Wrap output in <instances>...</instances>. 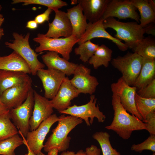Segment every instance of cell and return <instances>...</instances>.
<instances>
[{
    "mask_svg": "<svg viewBox=\"0 0 155 155\" xmlns=\"http://www.w3.org/2000/svg\"><path fill=\"white\" fill-rule=\"evenodd\" d=\"M0 70L31 73L30 69L26 62L14 51L7 56L0 57Z\"/></svg>",
    "mask_w": 155,
    "mask_h": 155,
    "instance_id": "cell-22",
    "label": "cell"
},
{
    "mask_svg": "<svg viewBox=\"0 0 155 155\" xmlns=\"http://www.w3.org/2000/svg\"><path fill=\"white\" fill-rule=\"evenodd\" d=\"M28 152L26 155H36L32 152L28 148Z\"/></svg>",
    "mask_w": 155,
    "mask_h": 155,
    "instance_id": "cell-46",
    "label": "cell"
},
{
    "mask_svg": "<svg viewBox=\"0 0 155 155\" xmlns=\"http://www.w3.org/2000/svg\"><path fill=\"white\" fill-rule=\"evenodd\" d=\"M137 93L143 98H155V79L144 87L137 90Z\"/></svg>",
    "mask_w": 155,
    "mask_h": 155,
    "instance_id": "cell-35",
    "label": "cell"
},
{
    "mask_svg": "<svg viewBox=\"0 0 155 155\" xmlns=\"http://www.w3.org/2000/svg\"><path fill=\"white\" fill-rule=\"evenodd\" d=\"M59 120L56 114L52 115L35 130L29 131L26 137V141L24 140V144L26 145L27 148L35 155L41 152L44 146V140L51 127Z\"/></svg>",
    "mask_w": 155,
    "mask_h": 155,
    "instance_id": "cell-10",
    "label": "cell"
},
{
    "mask_svg": "<svg viewBox=\"0 0 155 155\" xmlns=\"http://www.w3.org/2000/svg\"><path fill=\"white\" fill-rule=\"evenodd\" d=\"M28 74L23 72L0 70V96L5 90L28 79Z\"/></svg>",
    "mask_w": 155,
    "mask_h": 155,
    "instance_id": "cell-24",
    "label": "cell"
},
{
    "mask_svg": "<svg viewBox=\"0 0 155 155\" xmlns=\"http://www.w3.org/2000/svg\"><path fill=\"white\" fill-rule=\"evenodd\" d=\"M38 24L34 20H30L27 22L26 28L31 29H35L37 27Z\"/></svg>",
    "mask_w": 155,
    "mask_h": 155,
    "instance_id": "cell-41",
    "label": "cell"
},
{
    "mask_svg": "<svg viewBox=\"0 0 155 155\" xmlns=\"http://www.w3.org/2000/svg\"><path fill=\"white\" fill-rule=\"evenodd\" d=\"M91 69L84 65H78L73 73V76L70 80L72 85L80 93L93 94L99 84L97 78L90 75Z\"/></svg>",
    "mask_w": 155,
    "mask_h": 155,
    "instance_id": "cell-14",
    "label": "cell"
},
{
    "mask_svg": "<svg viewBox=\"0 0 155 155\" xmlns=\"http://www.w3.org/2000/svg\"><path fill=\"white\" fill-rule=\"evenodd\" d=\"M131 150L135 152L141 153L143 150H147L155 152V135H151L143 142L137 144H133Z\"/></svg>",
    "mask_w": 155,
    "mask_h": 155,
    "instance_id": "cell-34",
    "label": "cell"
},
{
    "mask_svg": "<svg viewBox=\"0 0 155 155\" xmlns=\"http://www.w3.org/2000/svg\"><path fill=\"white\" fill-rule=\"evenodd\" d=\"M137 110L142 117L143 121L145 120L150 113L155 112V98H146L141 97L137 92L135 98Z\"/></svg>",
    "mask_w": 155,
    "mask_h": 155,
    "instance_id": "cell-28",
    "label": "cell"
},
{
    "mask_svg": "<svg viewBox=\"0 0 155 155\" xmlns=\"http://www.w3.org/2000/svg\"><path fill=\"white\" fill-rule=\"evenodd\" d=\"M4 19L3 17L0 18V27L4 21Z\"/></svg>",
    "mask_w": 155,
    "mask_h": 155,
    "instance_id": "cell-47",
    "label": "cell"
},
{
    "mask_svg": "<svg viewBox=\"0 0 155 155\" xmlns=\"http://www.w3.org/2000/svg\"><path fill=\"white\" fill-rule=\"evenodd\" d=\"M32 80L30 77L20 83L5 90L0 96L2 102L8 110L20 106L26 99L32 88Z\"/></svg>",
    "mask_w": 155,
    "mask_h": 155,
    "instance_id": "cell-11",
    "label": "cell"
},
{
    "mask_svg": "<svg viewBox=\"0 0 155 155\" xmlns=\"http://www.w3.org/2000/svg\"><path fill=\"white\" fill-rule=\"evenodd\" d=\"M33 91L32 88L25 101L19 107L11 108L8 112L14 124L24 137L30 130L29 121L32 115L34 103Z\"/></svg>",
    "mask_w": 155,
    "mask_h": 155,
    "instance_id": "cell-7",
    "label": "cell"
},
{
    "mask_svg": "<svg viewBox=\"0 0 155 155\" xmlns=\"http://www.w3.org/2000/svg\"><path fill=\"white\" fill-rule=\"evenodd\" d=\"M10 119L8 112L0 115V141L18 133L16 126Z\"/></svg>",
    "mask_w": 155,
    "mask_h": 155,
    "instance_id": "cell-30",
    "label": "cell"
},
{
    "mask_svg": "<svg viewBox=\"0 0 155 155\" xmlns=\"http://www.w3.org/2000/svg\"><path fill=\"white\" fill-rule=\"evenodd\" d=\"M80 94L71 84L69 78L65 77L57 94L51 100L53 108L59 112L66 109L70 106L71 100L78 97Z\"/></svg>",
    "mask_w": 155,
    "mask_h": 155,
    "instance_id": "cell-17",
    "label": "cell"
},
{
    "mask_svg": "<svg viewBox=\"0 0 155 155\" xmlns=\"http://www.w3.org/2000/svg\"><path fill=\"white\" fill-rule=\"evenodd\" d=\"M4 30L3 28H0V40L4 35Z\"/></svg>",
    "mask_w": 155,
    "mask_h": 155,
    "instance_id": "cell-45",
    "label": "cell"
},
{
    "mask_svg": "<svg viewBox=\"0 0 155 155\" xmlns=\"http://www.w3.org/2000/svg\"><path fill=\"white\" fill-rule=\"evenodd\" d=\"M41 58L48 68L60 71L67 76L73 74L78 65L60 57L58 53L53 51H47Z\"/></svg>",
    "mask_w": 155,
    "mask_h": 155,
    "instance_id": "cell-19",
    "label": "cell"
},
{
    "mask_svg": "<svg viewBox=\"0 0 155 155\" xmlns=\"http://www.w3.org/2000/svg\"><path fill=\"white\" fill-rule=\"evenodd\" d=\"M67 13L71 24L72 35L80 39L85 32L88 23L79 4L67 9Z\"/></svg>",
    "mask_w": 155,
    "mask_h": 155,
    "instance_id": "cell-21",
    "label": "cell"
},
{
    "mask_svg": "<svg viewBox=\"0 0 155 155\" xmlns=\"http://www.w3.org/2000/svg\"><path fill=\"white\" fill-rule=\"evenodd\" d=\"M112 105L114 117L111 124L106 126V129L113 131L125 140L130 137L133 131L146 130V124L128 112L121 104L119 97L115 94L112 96Z\"/></svg>",
    "mask_w": 155,
    "mask_h": 155,
    "instance_id": "cell-1",
    "label": "cell"
},
{
    "mask_svg": "<svg viewBox=\"0 0 155 155\" xmlns=\"http://www.w3.org/2000/svg\"><path fill=\"white\" fill-rule=\"evenodd\" d=\"M59 150L57 148H53L47 152L48 155H58Z\"/></svg>",
    "mask_w": 155,
    "mask_h": 155,
    "instance_id": "cell-43",
    "label": "cell"
},
{
    "mask_svg": "<svg viewBox=\"0 0 155 155\" xmlns=\"http://www.w3.org/2000/svg\"><path fill=\"white\" fill-rule=\"evenodd\" d=\"M36 155H45L43 153H42L41 151L40 152Z\"/></svg>",
    "mask_w": 155,
    "mask_h": 155,
    "instance_id": "cell-48",
    "label": "cell"
},
{
    "mask_svg": "<svg viewBox=\"0 0 155 155\" xmlns=\"http://www.w3.org/2000/svg\"><path fill=\"white\" fill-rule=\"evenodd\" d=\"M110 0H78L84 15L89 22L94 23L102 17Z\"/></svg>",
    "mask_w": 155,
    "mask_h": 155,
    "instance_id": "cell-20",
    "label": "cell"
},
{
    "mask_svg": "<svg viewBox=\"0 0 155 155\" xmlns=\"http://www.w3.org/2000/svg\"><path fill=\"white\" fill-rule=\"evenodd\" d=\"M112 49L105 44H102L99 46L88 62L95 69L102 65L107 67L112 60Z\"/></svg>",
    "mask_w": 155,
    "mask_h": 155,
    "instance_id": "cell-26",
    "label": "cell"
},
{
    "mask_svg": "<svg viewBox=\"0 0 155 155\" xmlns=\"http://www.w3.org/2000/svg\"><path fill=\"white\" fill-rule=\"evenodd\" d=\"M30 34L26 35L14 32L12 35L14 40L11 42H6L5 44L8 48L18 53L26 62L33 75H36L37 71L44 68L45 65L38 60V55L30 46L29 39Z\"/></svg>",
    "mask_w": 155,
    "mask_h": 155,
    "instance_id": "cell-5",
    "label": "cell"
},
{
    "mask_svg": "<svg viewBox=\"0 0 155 155\" xmlns=\"http://www.w3.org/2000/svg\"><path fill=\"white\" fill-rule=\"evenodd\" d=\"M55 13L54 19L49 23V29L45 35L52 38L70 36L72 35V29L67 12L59 10Z\"/></svg>",
    "mask_w": 155,
    "mask_h": 155,
    "instance_id": "cell-18",
    "label": "cell"
},
{
    "mask_svg": "<svg viewBox=\"0 0 155 155\" xmlns=\"http://www.w3.org/2000/svg\"><path fill=\"white\" fill-rule=\"evenodd\" d=\"M60 155H87L85 151L80 150L75 153L74 152L69 151H65L62 152Z\"/></svg>",
    "mask_w": 155,
    "mask_h": 155,
    "instance_id": "cell-40",
    "label": "cell"
},
{
    "mask_svg": "<svg viewBox=\"0 0 155 155\" xmlns=\"http://www.w3.org/2000/svg\"><path fill=\"white\" fill-rule=\"evenodd\" d=\"M152 155H155V152H153V154H152Z\"/></svg>",
    "mask_w": 155,
    "mask_h": 155,
    "instance_id": "cell-50",
    "label": "cell"
},
{
    "mask_svg": "<svg viewBox=\"0 0 155 155\" xmlns=\"http://www.w3.org/2000/svg\"><path fill=\"white\" fill-rule=\"evenodd\" d=\"M97 100L95 95L92 94L91 95L90 100L87 104L80 106L75 104L59 113L69 115L84 120L88 126L93 123L95 117L97 119L99 122L103 123L106 117L100 110L98 105L96 106Z\"/></svg>",
    "mask_w": 155,
    "mask_h": 155,
    "instance_id": "cell-8",
    "label": "cell"
},
{
    "mask_svg": "<svg viewBox=\"0 0 155 155\" xmlns=\"http://www.w3.org/2000/svg\"><path fill=\"white\" fill-rule=\"evenodd\" d=\"M103 24L105 29L109 28L115 30L114 37L124 41L128 48L132 50L144 38V28L136 22H122L109 17L103 21Z\"/></svg>",
    "mask_w": 155,
    "mask_h": 155,
    "instance_id": "cell-3",
    "label": "cell"
},
{
    "mask_svg": "<svg viewBox=\"0 0 155 155\" xmlns=\"http://www.w3.org/2000/svg\"><path fill=\"white\" fill-rule=\"evenodd\" d=\"M53 11V9L50 8H48L42 13L36 16L34 20L38 24H42L45 21L49 22V16L52 12Z\"/></svg>",
    "mask_w": 155,
    "mask_h": 155,
    "instance_id": "cell-37",
    "label": "cell"
},
{
    "mask_svg": "<svg viewBox=\"0 0 155 155\" xmlns=\"http://www.w3.org/2000/svg\"><path fill=\"white\" fill-rule=\"evenodd\" d=\"M142 60L143 58L137 54L128 52L123 56L112 59L111 64L121 72L125 82L132 86L140 71Z\"/></svg>",
    "mask_w": 155,
    "mask_h": 155,
    "instance_id": "cell-6",
    "label": "cell"
},
{
    "mask_svg": "<svg viewBox=\"0 0 155 155\" xmlns=\"http://www.w3.org/2000/svg\"><path fill=\"white\" fill-rule=\"evenodd\" d=\"M36 75L41 80L44 91V97L52 99L57 94L65 77V75L60 71L48 68L38 69Z\"/></svg>",
    "mask_w": 155,
    "mask_h": 155,
    "instance_id": "cell-13",
    "label": "cell"
},
{
    "mask_svg": "<svg viewBox=\"0 0 155 155\" xmlns=\"http://www.w3.org/2000/svg\"><path fill=\"white\" fill-rule=\"evenodd\" d=\"M155 79V59L143 58L142 67L133 86L142 88Z\"/></svg>",
    "mask_w": 155,
    "mask_h": 155,
    "instance_id": "cell-23",
    "label": "cell"
},
{
    "mask_svg": "<svg viewBox=\"0 0 155 155\" xmlns=\"http://www.w3.org/2000/svg\"><path fill=\"white\" fill-rule=\"evenodd\" d=\"M34 106L29 121L30 131L35 130L44 121L52 115L53 107L51 100L34 90Z\"/></svg>",
    "mask_w": 155,
    "mask_h": 155,
    "instance_id": "cell-15",
    "label": "cell"
},
{
    "mask_svg": "<svg viewBox=\"0 0 155 155\" xmlns=\"http://www.w3.org/2000/svg\"><path fill=\"white\" fill-rule=\"evenodd\" d=\"M9 110L2 102L0 96V115L8 113Z\"/></svg>",
    "mask_w": 155,
    "mask_h": 155,
    "instance_id": "cell-42",
    "label": "cell"
},
{
    "mask_svg": "<svg viewBox=\"0 0 155 155\" xmlns=\"http://www.w3.org/2000/svg\"><path fill=\"white\" fill-rule=\"evenodd\" d=\"M142 121L146 124V130L150 135H155V112L149 113Z\"/></svg>",
    "mask_w": 155,
    "mask_h": 155,
    "instance_id": "cell-36",
    "label": "cell"
},
{
    "mask_svg": "<svg viewBox=\"0 0 155 155\" xmlns=\"http://www.w3.org/2000/svg\"><path fill=\"white\" fill-rule=\"evenodd\" d=\"M59 117L57 126L52 130V133L44 145V150L46 152L55 148L58 149L59 152L66 151L69 148L71 139L68 135L83 122V120L80 118L71 115L65 116L64 114Z\"/></svg>",
    "mask_w": 155,
    "mask_h": 155,
    "instance_id": "cell-2",
    "label": "cell"
},
{
    "mask_svg": "<svg viewBox=\"0 0 155 155\" xmlns=\"http://www.w3.org/2000/svg\"><path fill=\"white\" fill-rule=\"evenodd\" d=\"M33 40L39 44L35 49L36 52L46 51L55 52L69 61L73 47L79 42V39L73 35L66 38H52L46 37L44 34L38 33Z\"/></svg>",
    "mask_w": 155,
    "mask_h": 155,
    "instance_id": "cell-4",
    "label": "cell"
},
{
    "mask_svg": "<svg viewBox=\"0 0 155 155\" xmlns=\"http://www.w3.org/2000/svg\"><path fill=\"white\" fill-rule=\"evenodd\" d=\"M143 58L155 59V40L150 37L144 38L132 50Z\"/></svg>",
    "mask_w": 155,
    "mask_h": 155,
    "instance_id": "cell-27",
    "label": "cell"
},
{
    "mask_svg": "<svg viewBox=\"0 0 155 155\" xmlns=\"http://www.w3.org/2000/svg\"><path fill=\"white\" fill-rule=\"evenodd\" d=\"M130 2L139 11L140 24L143 28L155 22V11L152 8L148 0H130Z\"/></svg>",
    "mask_w": 155,
    "mask_h": 155,
    "instance_id": "cell-25",
    "label": "cell"
},
{
    "mask_svg": "<svg viewBox=\"0 0 155 155\" xmlns=\"http://www.w3.org/2000/svg\"><path fill=\"white\" fill-rule=\"evenodd\" d=\"M2 9V7L1 5L0 4V11ZM3 17V16L1 14H0V18Z\"/></svg>",
    "mask_w": 155,
    "mask_h": 155,
    "instance_id": "cell-49",
    "label": "cell"
},
{
    "mask_svg": "<svg viewBox=\"0 0 155 155\" xmlns=\"http://www.w3.org/2000/svg\"><path fill=\"white\" fill-rule=\"evenodd\" d=\"M103 21L100 20L94 22L88 23L85 32L79 39L78 44H80L95 38H103L111 41L117 46L119 50L125 51L128 47L120 40L116 38L109 34L106 30L103 24Z\"/></svg>",
    "mask_w": 155,
    "mask_h": 155,
    "instance_id": "cell-16",
    "label": "cell"
},
{
    "mask_svg": "<svg viewBox=\"0 0 155 155\" xmlns=\"http://www.w3.org/2000/svg\"><path fill=\"white\" fill-rule=\"evenodd\" d=\"M111 87L113 94L119 97L121 104L126 111L142 121V118L138 112L135 106L136 88L128 85L122 77L116 82L112 84Z\"/></svg>",
    "mask_w": 155,
    "mask_h": 155,
    "instance_id": "cell-9",
    "label": "cell"
},
{
    "mask_svg": "<svg viewBox=\"0 0 155 155\" xmlns=\"http://www.w3.org/2000/svg\"><path fill=\"white\" fill-rule=\"evenodd\" d=\"M23 3L24 5L35 4L44 6L52 9L55 12L68 5L66 2L61 0H13L11 3Z\"/></svg>",
    "mask_w": 155,
    "mask_h": 155,
    "instance_id": "cell-33",
    "label": "cell"
},
{
    "mask_svg": "<svg viewBox=\"0 0 155 155\" xmlns=\"http://www.w3.org/2000/svg\"><path fill=\"white\" fill-rule=\"evenodd\" d=\"M24 144V140L17 134L0 141V155H15L14 150Z\"/></svg>",
    "mask_w": 155,
    "mask_h": 155,
    "instance_id": "cell-31",
    "label": "cell"
},
{
    "mask_svg": "<svg viewBox=\"0 0 155 155\" xmlns=\"http://www.w3.org/2000/svg\"><path fill=\"white\" fill-rule=\"evenodd\" d=\"M99 46V44L94 43L90 40H89L80 44L75 48L74 53L76 55L80 56V59L82 61L88 62Z\"/></svg>",
    "mask_w": 155,
    "mask_h": 155,
    "instance_id": "cell-32",
    "label": "cell"
},
{
    "mask_svg": "<svg viewBox=\"0 0 155 155\" xmlns=\"http://www.w3.org/2000/svg\"><path fill=\"white\" fill-rule=\"evenodd\" d=\"M85 152L87 155H100L101 150L96 146L92 145L86 148Z\"/></svg>",
    "mask_w": 155,
    "mask_h": 155,
    "instance_id": "cell-38",
    "label": "cell"
},
{
    "mask_svg": "<svg viewBox=\"0 0 155 155\" xmlns=\"http://www.w3.org/2000/svg\"><path fill=\"white\" fill-rule=\"evenodd\" d=\"M145 34L155 35V26L154 24H149L144 27Z\"/></svg>",
    "mask_w": 155,
    "mask_h": 155,
    "instance_id": "cell-39",
    "label": "cell"
},
{
    "mask_svg": "<svg viewBox=\"0 0 155 155\" xmlns=\"http://www.w3.org/2000/svg\"><path fill=\"white\" fill-rule=\"evenodd\" d=\"M148 1L152 9L155 11V0H148Z\"/></svg>",
    "mask_w": 155,
    "mask_h": 155,
    "instance_id": "cell-44",
    "label": "cell"
},
{
    "mask_svg": "<svg viewBox=\"0 0 155 155\" xmlns=\"http://www.w3.org/2000/svg\"><path fill=\"white\" fill-rule=\"evenodd\" d=\"M92 137L99 144L103 155H121L120 152L112 146L109 140L110 135L108 133L97 132L93 135Z\"/></svg>",
    "mask_w": 155,
    "mask_h": 155,
    "instance_id": "cell-29",
    "label": "cell"
},
{
    "mask_svg": "<svg viewBox=\"0 0 155 155\" xmlns=\"http://www.w3.org/2000/svg\"><path fill=\"white\" fill-rule=\"evenodd\" d=\"M136 10L129 0H110L100 20L104 21L109 17L131 18L139 23L140 17Z\"/></svg>",
    "mask_w": 155,
    "mask_h": 155,
    "instance_id": "cell-12",
    "label": "cell"
}]
</instances>
